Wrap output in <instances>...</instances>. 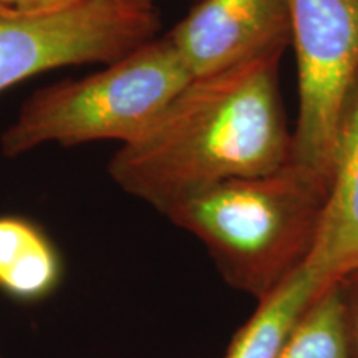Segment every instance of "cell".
<instances>
[{"label":"cell","mask_w":358,"mask_h":358,"mask_svg":"<svg viewBox=\"0 0 358 358\" xmlns=\"http://www.w3.org/2000/svg\"><path fill=\"white\" fill-rule=\"evenodd\" d=\"M282 55L192 78L138 140L120 146L108 164L115 185L164 214L209 186L289 164Z\"/></svg>","instance_id":"obj_1"},{"label":"cell","mask_w":358,"mask_h":358,"mask_svg":"<svg viewBox=\"0 0 358 358\" xmlns=\"http://www.w3.org/2000/svg\"><path fill=\"white\" fill-rule=\"evenodd\" d=\"M342 308L348 357L358 358V271L335 280Z\"/></svg>","instance_id":"obj_11"},{"label":"cell","mask_w":358,"mask_h":358,"mask_svg":"<svg viewBox=\"0 0 358 358\" xmlns=\"http://www.w3.org/2000/svg\"><path fill=\"white\" fill-rule=\"evenodd\" d=\"M310 267L257 301V308L232 337L224 358H279L308 308L327 285Z\"/></svg>","instance_id":"obj_8"},{"label":"cell","mask_w":358,"mask_h":358,"mask_svg":"<svg viewBox=\"0 0 358 358\" xmlns=\"http://www.w3.org/2000/svg\"><path fill=\"white\" fill-rule=\"evenodd\" d=\"M325 199L327 178L292 159L206 187L164 216L198 237L227 284L261 301L310 261Z\"/></svg>","instance_id":"obj_2"},{"label":"cell","mask_w":358,"mask_h":358,"mask_svg":"<svg viewBox=\"0 0 358 358\" xmlns=\"http://www.w3.org/2000/svg\"><path fill=\"white\" fill-rule=\"evenodd\" d=\"M307 266L325 282L358 271V77L340 113L324 217Z\"/></svg>","instance_id":"obj_7"},{"label":"cell","mask_w":358,"mask_h":358,"mask_svg":"<svg viewBox=\"0 0 358 358\" xmlns=\"http://www.w3.org/2000/svg\"><path fill=\"white\" fill-rule=\"evenodd\" d=\"M297 58L294 161L327 178L337 124L358 77V0H287Z\"/></svg>","instance_id":"obj_5"},{"label":"cell","mask_w":358,"mask_h":358,"mask_svg":"<svg viewBox=\"0 0 358 358\" xmlns=\"http://www.w3.org/2000/svg\"><path fill=\"white\" fill-rule=\"evenodd\" d=\"M156 8L90 0L64 10H0V93L60 66L113 64L158 37Z\"/></svg>","instance_id":"obj_4"},{"label":"cell","mask_w":358,"mask_h":358,"mask_svg":"<svg viewBox=\"0 0 358 358\" xmlns=\"http://www.w3.org/2000/svg\"><path fill=\"white\" fill-rule=\"evenodd\" d=\"M192 78L290 45L287 0H198L166 34Z\"/></svg>","instance_id":"obj_6"},{"label":"cell","mask_w":358,"mask_h":358,"mask_svg":"<svg viewBox=\"0 0 358 358\" xmlns=\"http://www.w3.org/2000/svg\"><path fill=\"white\" fill-rule=\"evenodd\" d=\"M191 80L168 35L155 37L98 73L35 92L0 136V151L17 158L48 143L129 145Z\"/></svg>","instance_id":"obj_3"},{"label":"cell","mask_w":358,"mask_h":358,"mask_svg":"<svg viewBox=\"0 0 358 358\" xmlns=\"http://www.w3.org/2000/svg\"><path fill=\"white\" fill-rule=\"evenodd\" d=\"M279 358H350L335 282L313 301Z\"/></svg>","instance_id":"obj_10"},{"label":"cell","mask_w":358,"mask_h":358,"mask_svg":"<svg viewBox=\"0 0 358 358\" xmlns=\"http://www.w3.org/2000/svg\"><path fill=\"white\" fill-rule=\"evenodd\" d=\"M83 2H90V0H0V10L17 13H45L64 10V8L78 6V3ZM113 2L145 8L155 7L153 0H113Z\"/></svg>","instance_id":"obj_12"},{"label":"cell","mask_w":358,"mask_h":358,"mask_svg":"<svg viewBox=\"0 0 358 358\" xmlns=\"http://www.w3.org/2000/svg\"><path fill=\"white\" fill-rule=\"evenodd\" d=\"M60 266L53 248L24 219L0 217V289L38 299L55 287Z\"/></svg>","instance_id":"obj_9"}]
</instances>
